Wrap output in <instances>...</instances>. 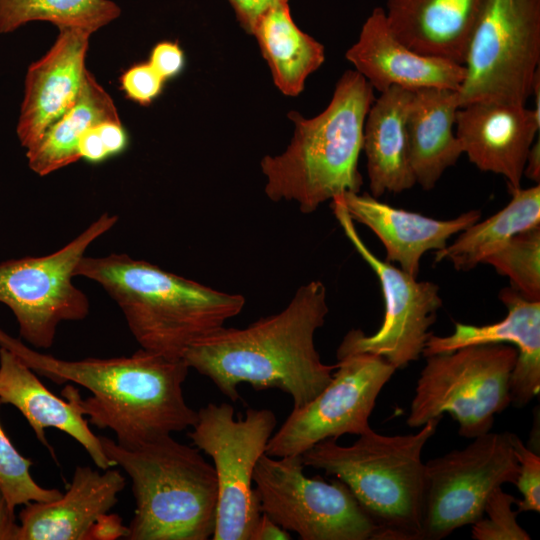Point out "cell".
<instances>
[{"label": "cell", "instance_id": "d590c367", "mask_svg": "<svg viewBox=\"0 0 540 540\" xmlns=\"http://www.w3.org/2000/svg\"><path fill=\"white\" fill-rule=\"evenodd\" d=\"M96 128L109 157L125 150L128 139L121 121H105Z\"/></svg>", "mask_w": 540, "mask_h": 540}, {"label": "cell", "instance_id": "4dcf8cb0", "mask_svg": "<svg viewBox=\"0 0 540 540\" xmlns=\"http://www.w3.org/2000/svg\"><path fill=\"white\" fill-rule=\"evenodd\" d=\"M517 499L496 488L488 497L483 516L471 524V537L475 540H530L531 537L517 522L519 514L513 510Z\"/></svg>", "mask_w": 540, "mask_h": 540}, {"label": "cell", "instance_id": "d4e9b609", "mask_svg": "<svg viewBox=\"0 0 540 540\" xmlns=\"http://www.w3.org/2000/svg\"><path fill=\"white\" fill-rule=\"evenodd\" d=\"M252 36L280 92L295 97L308 76L325 61L324 46L302 31L292 18L289 0H279L257 21Z\"/></svg>", "mask_w": 540, "mask_h": 540}, {"label": "cell", "instance_id": "5bb4252c", "mask_svg": "<svg viewBox=\"0 0 540 540\" xmlns=\"http://www.w3.org/2000/svg\"><path fill=\"white\" fill-rule=\"evenodd\" d=\"M337 360L331 382L310 402L293 408L273 433L267 455H302L320 441L360 435L371 428L377 398L396 369L372 353H348Z\"/></svg>", "mask_w": 540, "mask_h": 540}, {"label": "cell", "instance_id": "60d3db41", "mask_svg": "<svg viewBox=\"0 0 540 540\" xmlns=\"http://www.w3.org/2000/svg\"><path fill=\"white\" fill-rule=\"evenodd\" d=\"M523 175L539 184L540 182V141L533 142L527 155Z\"/></svg>", "mask_w": 540, "mask_h": 540}, {"label": "cell", "instance_id": "4316f807", "mask_svg": "<svg viewBox=\"0 0 540 540\" xmlns=\"http://www.w3.org/2000/svg\"><path fill=\"white\" fill-rule=\"evenodd\" d=\"M500 211L477 221L457 239L435 251V262L448 260L458 271H469L503 247L515 235L540 226V184L518 188Z\"/></svg>", "mask_w": 540, "mask_h": 540}, {"label": "cell", "instance_id": "3957f363", "mask_svg": "<svg viewBox=\"0 0 540 540\" xmlns=\"http://www.w3.org/2000/svg\"><path fill=\"white\" fill-rule=\"evenodd\" d=\"M100 285L122 312L141 349L183 359L193 344L224 326L245 297L216 290L125 253L84 256L75 277Z\"/></svg>", "mask_w": 540, "mask_h": 540}, {"label": "cell", "instance_id": "d6a6232c", "mask_svg": "<svg viewBox=\"0 0 540 540\" xmlns=\"http://www.w3.org/2000/svg\"><path fill=\"white\" fill-rule=\"evenodd\" d=\"M120 81L123 91L131 100L148 105L160 95L166 80L149 62H145L126 70Z\"/></svg>", "mask_w": 540, "mask_h": 540}, {"label": "cell", "instance_id": "ffe728a7", "mask_svg": "<svg viewBox=\"0 0 540 540\" xmlns=\"http://www.w3.org/2000/svg\"><path fill=\"white\" fill-rule=\"evenodd\" d=\"M125 486L119 470L77 466L60 498L24 505L19 540H91L95 524L117 504Z\"/></svg>", "mask_w": 540, "mask_h": 540}, {"label": "cell", "instance_id": "484cf974", "mask_svg": "<svg viewBox=\"0 0 540 540\" xmlns=\"http://www.w3.org/2000/svg\"><path fill=\"white\" fill-rule=\"evenodd\" d=\"M105 121H120L116 105L87 70L74 104L35 145L26 149L29 168L39 176H47L77 162L80 137Z\"/></svg>", "mask_w": 540, "mask_h": 540}, {"label": "cell", "instance_id": "74e56055", "mask_svg": "<svg viewBox=\"0 0 540 540\" xmlns=\"http://www.w3.org/2000/svg\"><path fill=\"white\" fill-rule=\"evenodd\" d=\"M128 534L127 526L123 525L122 519L117 514L106 513L95 524L92 533V540H115L126 538Z\"/></svg>", "mask_w": 540, "mask_h": 540}, {"label": "cell", "instance_id": "4fadbf2b", "mask_svg": "<svg viewBox=\"0 0 540 540\" xmlns=\"http://www.w3.org/2000/svg\"><path fill=\"white\" fill-rule=\"evenodd\" d=\"M332 209L345 235L378 277L385 313L379 329L366 335L351 329L342 339L336 356L372 353L383 357L396 370L407 367L422 356L442 306L439 286L417 281L391 262L378 258L362 241L340 197L331 200Z\"/></svg>", "mask_w": 540, "mask_h": 540}, {"label": "cell", "instance_id": "7a4b0ae2", "mask_svg": "<svg viewBox=\"0 0 540 540\" xmlns=\"http://www.w3.org/2000/svg\"><path fill=\"white\" fill-rule=\"evenodd\" d=\"M0 347L55 384H77L80 410L89 423L110 429L116 442L133 448L192 427L197 412L185 401L189 366L139 349L131 356L66 360L41 353L0 328Z\"/></svg>", "mask_w": 540, "mask_h": 540}, {"label": "cell", "instance_id": "8fae6325", "mask_svg": "<svg viewBox=\"0 0 540 540\" xmlns=\"http://www.w3.org/2000/svg\"><path fill=\"white\" fill-rule=\"evenodd\" d=\"M303 468L301 455L260 457L253 486L262 514L302 540H378L379 526L344 482Z\"/></svg>", "mask_w": 540, "mask_h": 540}, {"label": "cell", "instance_id": "6da1fadb", "mask_svg": "<svg viewBox=\"0 0 540 540\" xmlns=\"http://www.w3.org/2000/svg\"><path fill=\"white\" fill-rule=\"evenodd\" d=\"M328 312L326 286L312 280L280 312L244 328L222 326L188 348L183 360L233 402L247 383L257 391L279 389L299 408L333 378L336 364L323 363L314 343Z\"/></svg>", "mask_w": 540, "mask_h": 540}, {"label": "cell", "instance_id": "f35d334b", "mask_svg": "<svg viewBox=\"0 0 540 540\" xmlns=\"http://www.w3.org/2000/svg\"><path fill=\"white\" fill-rule=\"evenodd\" d=\"M289 531L282 528L265 514L261 516L252 533L251 540H290Z\"/></svg>", "mask_w": 540, "mask_h": 540}, {"label": "cell", "instance_id": "44dd1931", "mask_svg": "<svg viewBox=\"0 0 540 540\" xmlns=\"http://www.w3.org/2000/svg\"><path fill=\"white\" fill-rule=\"evenodd\" d=\"M352 220L368 227L382 242L386 261L417 278L422 256L443 249L448 240L480 220L479 210L440 220L395 208L371 194L345 192L339 196Z\"/></svg>", "mask_w": 540, "mask_h": 540}, {"label": "cell", "instance_id": "f546056e", "mask_svg": "<svg viewBox=\"0 0 540 540\" xmlns=\"http://www.w3.org/2000/svg\"><path fill=\"white\" fill-rule=\"evenodd\" d=\"M32 464L17 451L0 424V494L12 509L30 502L54 501L63 494L40 486L30 473Z\"/></svg>", "mask_w": 540, "mask_h": 540}, {"label": "cell", "instance_id": "277c9868", "mask_svg": "<svg viewBox=\"0 0 540 540\" xmlns=\"http://www.w3.org/2000/svg\"><path fill=\"white\" fill-rule=\"evenodd\" d=\"M374 100L367 80L347 70L320 114L305 118L289 112L294 124L291 142L281 154L266 155L260 162L266 196L274 202L293 201L300 212L311 214L345 192H359L364 123Z\"/></svg>", "mask_w": 540, "mask_h": 540}, {"label": "cell", "instance_id": "9a60e30c", "mask_svg": "<svg viewBox=\"0 0 540 540\" xmlns=\"http://www.w3.org/2000/svg\"><path fill=\"white\" fill-rule=\"evenodd\" d=\"M455 134L479 170L503 176L510 192L521 187L528 152L540 120L525 105L477 101L456 112Z\"/></svg>", "mask_w": 540, "mask_h": 540}, {"label": "cell", "instance_id": "836d02e7", "mask_svg": "<svg viewBox=\"0 0 540 540\" xmlns=\"http://www.w3.org/2000/svg\"><path fill=\"white\" fill-rule=\"evenodd\" d=\"M148 62L165 80H168L181 73L185 56L177 42L162 41L152 48Z\"/></svg>", "mask_w": 540, "mask_h": 540}, {"label": "cell", "instance_id": "9c48e42d", "mask_svg": "<svg viewBox=\"0 0 540 540\" xmlns=\"http://www.w3.org/2000/svg\"><path fill=\"white\" fill-rule=\"evenodd\" d=\"M540 62V0H484L468 42L459 106L525 105Z\"/></svg>", "mask_w": 540, "mask_h": 540}, {"label": "cell", "instance_id": "ac0fdd59", "mask_svg": "<svg viewBox=\"0 0 540 540\" xmlns=\"http://www.w3.org/2000/svg\"><path fill=\"white\" fill-rule=\"evenodd\" d=\"M499 298L507 308L505 318L480 326L457 322L450 335L431 334L422 356L470 345L513 344L517 359L510 379V401L522 408L540 391V301L526 298L511 286L503 288Z\"/></svg>", "mask_w": 540, "mask_h": 540}, {"label": "cell", "instance_id": "1f68e13d", "mask_svg": "<svg viewBox=\"0 0 540 540\" xmlns=\"http://www.w3.org/2000/svg\"><path fill=\"white\" fill-rule=\"evenodd\" d=\"M518 472L514 485L522 495L516 501V510L522 512H540V456L527 447L515 434L513 437Z\"/></svg>", "mask_w": 540, "mask_h": 540}, {"label": "cell", "instance_id": "8d00e7d4", "mask_svg": "<svg viewBox=\"0 0 540 540\" xmlns=\"http://www.w3.org/2000/svg\"><path fill=\"white\" fill-rule=\"evenodd\" d=\"M80 159L91 163H99L109 157L97 131L96 126L88 129L78 142Z\"/></svg>", "mask_w": 540, "mask_h": 540}, {"label": "cell", "instance_id": "30bf717a", "mask_svg": "<svg viewBox=\"0 0 540 540\" xmlns=\"http://www.w3.org/2000/svg\"><path fill=\"white\" fill-rule=\"evenodd\" d=\"M276 425L275 414L266 408H249L238 420L228 403H209L197 411L188 436L214 463L218 482L214 540H251L261 516L253 474Z\"/></svg>", "mask_w": 540, "mask_h": 540}, {"label": "cell", "instance_id": "8992f818", "mask_svg": "<svg viewBox=\"0 0 540 540\" xmlns=\"http://www.w3.org/2000/svg\"><path fill=\"white\" fill-rule=\"evenodd\" d=\"M440 420L431 419L405 435L369 428L350 446L329 438L304 452L302 461L347 485L379 526L378 540H417L424 493L422 451Z\"/></svg>", "mask_w": 540, "mask_h": 540}, {"label": "cell", "instance_id": "ba28073f", "mask_svg": "<svg viewBox=\"0 0 540 540\" xmlns=\"http://www.w3.org/2000/svg\"><path fill=\"white\" fill-rule=\"evenodd\" d=\"M117 221L116 215L103 213L66 245L48 255L0 262V303L12 311L20 337L30 346L50 348L62 322L87 317L89 299L73 283L75 271L90 245Z\"/></svg>", "mask_w": 540, "mask_h": 540}, {"label": "cell", "instance_id": "5b68a950", "mask_svg": "<svg viewBox=\"0 0 540 540\" xmlns=\"http://www.w3.org/2000/svg\"><path fill=\"white\" fill-rule=\"evenodd\" d=\"M113 465L131 479L135 499L128 540H207L215 531L218 482L200 450L167 435L125 448L99 436Z\"/></svg>", "mask_w": 540, "mask_h": 540}, {"label": "cell", "instance_id": "e575fe53", "mask_svg": "<svg viewBox=\"0 0 540 540\" xmlns=\"http://www.w3.org/2000/svg\"><path fill=\"white\" fill-rule=\"evenodd\" d=\"M234 10L241 28L252 35L253 29L260 19L279 0H227Z\"/></svg>", "mask_w": 540, "mask_h": 540}, {"label": "cell", "instance_id": "7402d4cb", "mask_svg": "<svg viewBox=\"0 0 540 540\" xmlns=\"http://www.w3.org/2000/svg\"><path fill=\"white\" fill-rule=\"evenodd\" d=\"M484 0H386V21L412 50L463 65Z\"/></svg>", "mask_w": 540, "mask_h": 540}, {"label": "cell", "instance_id": "2e32d148", "mask_svg": "<svg viewBox=\"0 0 540 540\" xmlns=\"http://www.w3.org/2000/svg\"><path fill=\"white\" fill-rule=\"evenodd\" d=\"M92 33L59 27L51 48L27 69L16 134L23 148L35 145L75 102L87 71Z\"/></svg>", "mask_w": 540, "mask_h": 540}, {"label": "cell", "instance_id": "603a6c76", "mask_svg": "<svg viewBox=\"0 0 540 540\" xmlns=\"http://www.w3.org/2000/svg\"><path fill=\"white\" fill-rule=\"evenodd\" d=\"M459 107L455 90L413 91L406 117L408 157L415 182L424 190L433 189L463 154L454 131Z\"/></svg>", "mask_w": 540, "mask_h": 540}, {"label": "cell", "instance_id": "e0dca14e", "mask_svg": "<svg viewBox=\"0 0 540 540\" xmlns=\"http://www.w3.org/2000/svg\"><path fill=\"white\" fill-rule=\"evenodd\" d=\"M345 57L378 92L391 87L458 91L465 75L463 65L418 53L402 43L389 28L381 7L366 18Z\"/></svg>", "mask_w": 540, "mask_h": 540}, {"label": "cell", "instance_id": "83f0119b", "mask_svg": "<svg viewBox=\"0 0 540 540\" xmlns=\"http://www.w3.org/2000/svg\"><path fill=\"white\" fill-rule=\"evenodd\" d=\"M120 14V7L111 0H0V33L46 21L57 28L76 27L93 34Z\"/></svg>", "mask_w": 540, "mask_h": 540}, {"label": "cell", "instance_id": "d6986e66", "mask_svg": "<svg viewBox=\"0 0 540 540\" xmlns=\"http://www.w3.org/2000/svg\"><path fill=\"white\" fill-rule=\"evenodd\" d=\"M62 399L52 393L37 373L10 350L0 347V403L16 407L29 423L35 436L54 457L45 430L58 429L77 441L94 464L102 470L113 465L106 456L100 437L89 427V421L80 410L79 391L66 384Z\"/></svg>", "mask_w": 540, "mask_h": 540}, {"label": "cell", "instance_id": "ab89813d", "mask_svg": "<svg viewBox=\"0 0 540 540\" xmlns=\"http://www.w3.org/2000/svg\"><path fill=\"white\" fill-rule=\"evenodd\" d=\"M14 511L0 494V540H19L20 525Z\"/></svg>", "mask_w": 540, "mask_h": 540}, {"label": "cell", "instance_id": "f1b7e54d", "mask_svg": "<svg viewBox=\"0 0 540 540\" xmlns=\"http://www.w3.org/2000/svg\"><path fill=\"white\" fill-rule=\"evenodd\" d=\"M484 263L507 276L520 294L540 301V226L515 235Z\"/></svg>", "mask_w": 540, "mask_h": 540}, {"label": "cell", "instance_id": "7c38bea8", "mask_svg": "<svg viewBox=\"0 0 540 540\" xmlns=\"http://www.w3.org/2000/svg\"><path fill=\"white\" fill-rule=\"evenodd\" d=\"M512 432H487L462 449L425 463L421 525L417 540H441L483 516L490 494L515 483L518 461Z\"/></svg>", "mask_w": 540, "mask_h": 540}, {"label": "cell", "instance_id": "52a82bcc", "mask_svg": "<svg viewBox=\"0 0 540 540\" xmlns=\"http://www.w3.org/2000/svg\"><path fill=\"white\" fill-rule=\"evenodd\" d=\"M406 423L420 428L449 413L459 435L487 433L510 404V379L517 350L504 343L470 345L425 357Z\"/></svg>", "mask_w": 540, "mask_h": 540}, {"label": "cell", "instance_id": "cb8c5ba5", "mask_svg": "<svg viewBox=\"0 0 540 540\" xmlns=\"http://www.w3.org/2000/svg\"><path fill=\"white\" fill-rule=\"evenodd\" d=\"M413 91L391 87L380 92L367 113L362 150L371 195L401 193L415 184L406 135V117Z\"/></svg>", "mask_w": 540, "mask_h": 540}]
</instances>
